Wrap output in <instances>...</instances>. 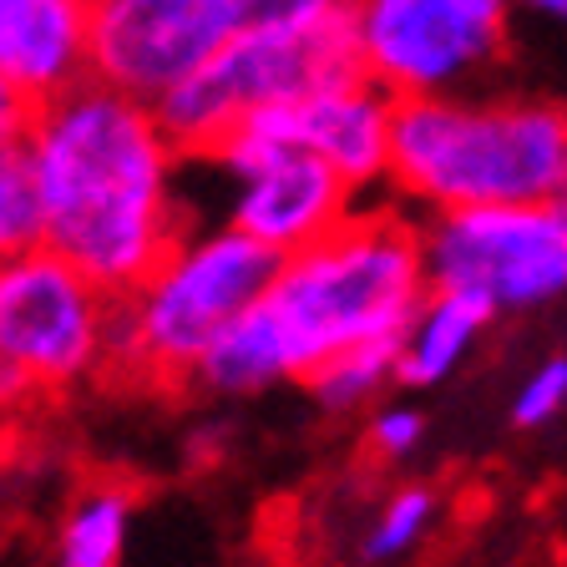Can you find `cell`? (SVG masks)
Listing matches in <instances>:
<instances>
[{"label": "cell", "mask_w": 567, "mask_h": 567, "mask_svg": "<svg viewBox=\"0 0 567 567\" xmlns=\"http://www.w3.org/2000/svg\"><path fill=\"white\" fill-rule=\"evenodd\" d=\"M274 269L279 259L238 228L213 218L188 224L132 295L112 299L106 365L147 370L153 380H188L203 350L238 315L264 305Z\"/></svg>", "instance_id": "cell-4"}, {"label": "cell", "mask_w": 567, "mask_h": 567, "mask_svg": "<svg viewBox=\"0 0 567 567\" xmlns=\"http://www.w3.org/2000/svg\"><path fill=\"white\" fill-rule=\"evenodd\" d=\"M284 380H299L289 344H284L269 305H254L203 350L188 385L198 395H208V401H248V395H264V390L284 385Z\"/></svg>", "instance_id": "cell-13"}, {"label": "cell", "mask_w": 567, "mask_h": 567, "mask_svg": "<svg viewBox=\"0 0 567 567\" xmlns=\"http://www.w3.org/2000/svg\"><path fill=\"white\" fill-rule=\"evenodd\" d=\"M309 395L319 411L330 415H350L365 411L395 385V340H375V344H354V350L330 354L324 365H315L305 375Z\"/></svg>", "instance_id": "cell-16"}, {"label": "cell", "mask_w": 567, "mask_h": 567, "mask_svg": "<svg viewBox=\"0 0 567 567\" xmlns=\"http://www.w3.org/2000/svg\"><path fill=\"white\" fill-rule=\"evenodd\" d=\"M512 25L517 0H354V66L395 102L476 92L507 61Z\"/></svg>", "instance_id": "cell-7"}, {"label": "cell", "mask_w": 567, "mask_h": 567, "mask_svg": "<svg viewBox=\"0 0 567 567\" xmlns=\"http://www.w3.org/2000/svg\"><path fill=\"white\" fill-rule=\"evenodd\" d=\"M553 208H557V218H563V228H567V193H563V198L553 203Z\"/></svg>", "instance_id": "cell-25"}, {"label": "cell", "mask_w": 567, "mask_h": 567, "mask_svg": "<svg viewBox=\"0 0 567 567\" xmlns=\"http://www.w3.org/2000/svg\"><path fill=\"white\" fill-rule=\"evenodd\" d=\"M425 284L482 305L492 319L532 315L567 295V228L553 203L456 208L415 218Z\"/></svg>", "instance_id": "cell-8"}, {"label": "cell", "mask_w": 567, "mask_h": 567, "mask_svg": "<svg viewBox=\"0 0 567 567\" xmlns=\"http://www.w3.org/2000/svg\"><path fill=\"white\" fill-rule=\"evenodd\" d=\"M385 193L421 218L557 203L567 193V106L492 86L395 102Z\"/></svg>", "instance_id": "cell-2"}, {"label": "cell", "mask_w": 567, "mask_h": 567, "mask_svg": "<svg viewBox=\"0 0 567 567\" xmlns=\"http://www.w3.org/2000/svg\"><path fill=\"white\" fill-rule=\"evenodd\" d=\"M354 0H254L248 25H279V31H350Z\"/></svg>", "instance_id": "cell-20"}, {"label": "cell", "mask_w": 567, "mask_h": 567, "mask_svg": "<svg viewBox=\"0 0 567 567\" xmlns=\"http://www.w3.org/2000/svg\"><path fill=\"white\" fill-rule=\"evenodd\" d=\"M127 527H132V502L122 492L96 486V492L76 496V507L61 522L51 567H117L122 547H127Z\"/></svg>", "instance_id": "cell-15"}, {"label": "cell", "mask_w": 567, "mask_h": 567, "mask_svg": "<svg viewBox=\"0 0 567 567\" xmlns=\"http://www.w3.org/2000/svg\"><path fill=\"white\" fill-rule=\"evenodd\" d=\"M421 436H425V415L415 411V405H380V411L370 415V425H365L370 451L385 456V461L411 456V451L421 446Z\"/></svg>", "instance_id": "cell-21"}, {"label": "cell", "mask_w": 567, "mask_h": 567, "mask_svg": "<svg viewBox=\"0 0 567 567\" xmlns=\"http://www.w3.org/2000/svg\"><path fill=\"white\" fill-rule=\"evenodd\" d=\"M112 299L47 244L0 264V375L16 401L66 390L106 365Z\"/></svg>", "instance_id": "cell-9"}, {"label": "cell", "mask_w": 567, "mask_h": 567, "mask_svg": "<svg viewBox=\"0 0 567 567\" xmlns=\"http://www.w3.org/2000/svg\"><path fill=\"white\" fill-rule=\"evenodd\" d=\"M41 244V193L25 132H0V264Z\"/></svg>", "instance_id": "cell-17"}, {"label": "cell", "mask_w": 567, "mask_h": 567, "mask_svg": "<svg viewBox=\"0 0 567 567\" xmlns=\"http://www.w3.org/2000/svg\"><path fill=\"white\" fill-rule=\"evenodd\" d=\"M486 324H492V315L482 305L425 289L415 315L405 319V330L395 334V385L431 390L441 380H451L482 344Z\"/></svg>", "instance_id": "cell-14"}, {"label": "cell", "mask_w": 567, "mask_h": 567, "mask_svg": "<svg viewBox=\"0 0 567 567\" xmlns=\"http://www.w3.org/2000/svg\"><path fill=\"white\" fill-rule=\"evenodd\" d=\"M517 16H532V21L567 35V0H517Z\"/></svg>", "instance_id": "cell-23"}, {"label": "cell", "mask_w": 567, "mask_h": 567, "mask_svg": "<svg viewBox=\"0 0 567 567\" xmlns=\"http://www.w3.org/2000/svg\"><path fill=\"white\" fill-rule=\"evenodd\" d=\"M436 492L421 482L401 486V492L385 502V512L375 517V527H370L365 537V563H395V557H405L411 547H421V537L431 532V522H436Z\"/></svg>", "instance_id": "cell-18"}, {"label": "cell", "mask_w": 567, "mask_h": 567, "mask_svg": "<svg viewBox=\"0 0 567 567\" xmlns=\"http://www.w3.org/2000/svg\"><path fill=\"white\" fill-rule=\"evenodd\" d=\"M25 147L41 193V244L106 299L132 295L193 224L188 157L147 102L76 82L31 106Z\"/></svg>", "instance_id": "cell-1"}, {"label": "cell", "mask_w": 567, "mask_h": 567, "mask_svg": "<svg viewBox=\"0 0 567 567\" xmlns=\"http://www.w3.org/2000/svg\"><path fill=\"white\" fill-rule=\"evenodd\" d=\"M563 411H567V354H547L543 365H532V375L512 395V425L537 431V425L557 421Z\"/></svg>", "instance_id": "cell-19"}, {"label": "cell", "mask_w": 567, "mask_h": 567, "mask_svg": "<svg viewBox=\"0 0 567 567\" xmlns=\"http://www.w3.org/2000/svg\"><path fill=\"white\" fill-rule=\"evenodd\" d=\"M248 122H269L289 142H299L319 163H330L334 173L354 188V198L365 203L385 193L390 177V122H395V96L380 92L370 76L350 71L334 82L315 86L309 96L289 106H274Z\"/></svg>", "instance_id": "cell-11"}, {"label": "cell", "mask_w": 567, "mask_h": 567, "mask_svg": "<svg viewBox=\"0 0 567 567\" xmlns=\"http://www.w3.org/2000/svg\"><path fill=\"white\" fill-rule=\"evenodd\" d=\"M183 188H188V208L208 193V203H218L213 224L238 228L244 238L269 248L274 259H289L299 248L330 238L360 208L354 188L330 163H319L269 122H244L213 153L188 157Z\"/></svg>", "instance_id": "cell-5"}, {"label": "cell", "mask_w": 567, "mask_h": 567, "mask_svg": "<svg viewBox=\"0 0 567 567\" xmlns=\"http://www.w3.org/2000/svg\"><path fill=\"white\" fill-rule=\"evenodd\" d=\"M0 401H16V390H11V380L0 375Z\"/></svg>", "instance_id": "cell-24"}, {"label": "cell", "mask_w": 567, "mask_h": 567, "mask_svg": "<svg viewBox=\"0 0 567 567\" xmlns=\"http://www.w3.org/2000/svg\"><path fill=\"white\" fill-rule=\"evenodd\" d=\"M425 289L415 218L395 203H375L354 208L330 238L279 259L264 305L305 380L340 350L395 340Z\"/></svg>", "instance_id": "cell-3"}, {"label": "cell", "mask_w": 567, "mask_h": 567, "mask_svg": "<svg viewBox=\"0 0 567 567\" xmlns=\"http://www.w3.org/2000/svg\"><path fill=\"white\" fill-rule=\"evenodd\" d=\"M354 35L350 31H279V25H244L218 56L188 82H177L153 102L167 142L183 157H203L228 142L248 117L289 106L315 86L350 76Z\"/></svg>", "instance_id": "cell-6"}, {"label": "cell", "mask_w": 567, "mask_h": 567, "mask_svg": "<svg viewBox=\"0 0 567 567\" xmlns=\"http://www.w3.org/2000/svg\"><path fill=\"white\" fill-rule=\"evenodd\" d=\"M92 0H0V82L31 106L86 82Z\"/></svg>", "instance_id": "cell-12"}, {"label": "cell", "mask_w": 567, "mask_h": 567, "mask_svg": "<svg viewBox=\"0 0 567 567\" xmlns=\"http://www.w3.org/2000/svg\"><path fill=\"white\" fill-rule=\"evenodd\" d=\"M25 122H31V102L11 82H0V132H25Z\"/></svg>", "instance_id": "cell-22"}, {"label": "cell", "mask_w": 567, "mask_h": 567, "mask_svg": "<svg viewBox=\"0 0 567 567\" xmlns=\"http://www.w3.org/2000/svg\"><path fill=\"white\" fill-rule=\"evenodd\" d=\"M254 0H92L86 76L153 106L234 41Z\"/></svg>", "instance_id": "cell-10"}]
</instances>
